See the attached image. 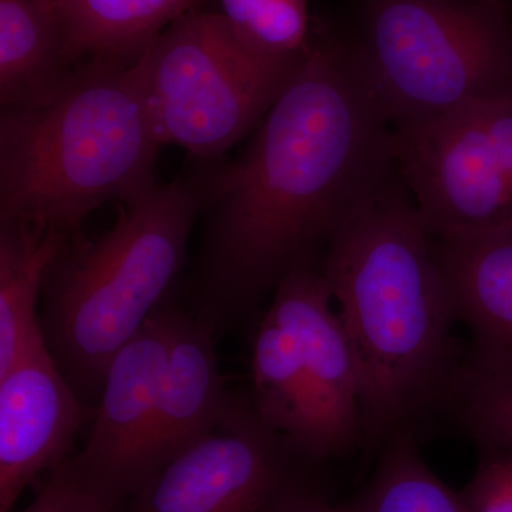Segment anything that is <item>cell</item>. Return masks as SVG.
I'll return each mask as SVG.
<instances>
[{"mask_svg":"<svg viewBox=\"0 0 512 512\" xmlns=\"http://www.w3.org/2000/svg\"><path fill=\"white\" fill-rule=\"evenodd\" d=\"M320 271L359 360L365 443L384 446L448 402L464 365L436 241L397 170L339 228Z\"/></svg>","mask_w":512,"mask_h":512,"instance_id":"2","label":"cell"},{"mask_svg":"<svg viewBox=\"0 0 512 512\" xmlns=\"http://www.w3.org/2000/svg\"><path fill=\"white\" fill-rule=\"evenodd\" d=\"M23 512H117L79 480L66 460L50 471L49 480Z\"/></svg>","mask_w":512,"mask_h":512,"instance_id":"22","label":"cell"},{"mask_svg":"<svg viewBox=\"0 0 512 512\" xmlns=\"http://www.w3.org/2000/svg\"><path fill=\"white\" fill-rule=\"evenodd\" d=\"M276 512H356L355 504H330L318 495L305 493L296 495Z\"/></svg>","mask_w":512,"mask_h":512,"instance_id":"23","label":"cell"},{"mask_svg":"<svg viewBox=\"0 0 512 512\" xmlns=\"http://www.w3.org/2000/svg\"><path fill=\"white\" fill-rule=\"evenodd\" d=\"M161 144L143 55L87 60L53 99L0 114V222L82 234L84 221L154 183Z\"/></svg>","mask_w":512,"mask_h":512,"instance_id":"3","label":"cell"},{"mask_svg":"<svg viewBox=\"0 0 512 512\" xmlns=\"http://www.w3.org/2000/svg\"><path fill=\"white\" fill-rule=\"evenodd\" d=\"M393 158L434 238L512 224V96L393 130Z\"/></svg>","mask_w":512,"mask_h":512,"instance_id":"7","label":"cell"},{"mask_svg":"<svg viewBox=\"0 0 512 512\" xmlns=\"http://www.w3.org/2000/svg\"><path fill=\"white\" fill-rule=\"evenodd\" d=\"M62 22L67 56L134 60L197 0H50Z\"/></svg>","mask_w":512,"mask_h":512,"instance_id":"15","label":"cell"},{"mask_svg":"<svg viewBox=\"0 0 512 512\" xmlns=\"http://www.w3.org/2000/svg\"><path fill=\"white\" fill-rule=\"evenodd\" d=\"M215 336L204 320L171 305L170 345L147 448L146 481L224 420L241 399L218 370Z\"/></svg>","mask_w":512,"mask_h":512,"instance_id":"12","label":"cell"},{"mask_svg":"<svg viewBox=\"0 0 512 512\" xmlns=\"http://www.w3.org/2000/svg\"><path fill=\"white\" fill-rule=\"evenodd\" d=\"M448 402L478 448H512V370L484 372L464 363Z\"/></svg>","mask_w":512,"mask_h":512,"instance_id":"20","label":"cell"},{"mask_svg":"<svg viewBox=\"0 0 512 512\" xmlns=\"http://www.w3.org/2000/svg\"><path fill=\"white\" fill-rule=\"evenodd\" d=\"M201 211L200 164L120 202L110 231L70 238L50 266L40 326L64 377L92 409L111 360L163 305Z\"/></svg>","mask_w":512,"mask_h":512,"instance_id":"4","label":"cell"},{"mask_svg":"<svg viewBox=\"0 0 512 512\" xmlns=\"http://www.w3.org/2000/svg\"><path fill=\"white\" fill-rule=\"evenodd\" d=\"M256 412L251 394L127 498L130 512H276L315 464Z\"/></svg>","mask_w":512,"mask_h":512,"instance_id":"8","label":"cell"},{"mask_svg":"<svg viewBox=\"0 0 512 512\" xmlns=\"http://www.w3.org/2000/svg\"><path fill=\"white\" fill-rule=\"evenodd\" d=\"M458 494L467 512H512V448H480L476 471Z\"/></svg>","mask_w":512,"mask_h":512,"instance_id":"21","label":"cell"},{"mask_svg":"<svg viewBox=\"0 0 512 512\" xmlns=\"http://www.w3.org/2000/svg\"><path fill=\"white\" fill-rule=\"evenodd\" d=\"M222 18L256 52L298 59L311 46L306 0H218Z\"/></svg>","mask_w":512,"mask_h":512,"instance_id":"19","label":"cell"},{"mask_svg":"<svg viewBox=\"0 0 512 512\" xmlns=\"http://www.w3.org/2000/svg\"><path fill=\"white\" fill-rule=\"evenodd\" d=\"M352 47L393 130L512 96L510 0H366Z\"/></svg>","mask_w":512,"mask_h":512,"instance_id":"5","label":"cell"},{"mask_svg":"<svg viewBox=\"0 0 512 512\" xmlns=\"http://www.w3.org/2000/svg\"><path fill=\"white\" fill-rule=\"evenodd\" d=\"M94 413L64 377L40 326L0 373V512L12 511L40 473L70 457Z\"/></svg>","mask_w":512,"mask_h":512,"instance_id":"11","label":"cell"},{"mask_svg":"<svg viewBox=\"0 0 512 512\" xmlns=\"http://www.w3.org/2000/svg\"><path fill=\"white\" fill-rule=\"evenodd\" d=\"M305 55L266 56L239 39L220 12L185 13L143 53L148 113L161 146L220 160L254 133Z\"/></svg>","mask_w":512,"mask_h":512,"instance_id":"6","label":"cell"},{"mask_svg":"<svg viewBox=\"0 0 512 512\" xmlns=\"http://www.w3.org/2000/svg\"><path fill=\"white\" fill-rule=\"evenodd\" d=\"M76 69L67 56L62 22L50 0H0L2 110L53 99Z\"/></svg>","mask_w":512,"mask_h":512,"instance_id":"14","label":"cell"},{"mask_svg":"<svg viewBox=\"0 0 512 512\" xmlns=\"http://www.w3.org/2000/svg\"><path fill=\"white\" fill-rule=\"evenodd\" d=\"M69 239L30 222H0V373L40 328L37 306L47 274Z\"/></svg>","mask_w":512,"mask_h":512,"instance_id":"16","label":"cell"},{"mask_svg":"<svg viewBox=\"0 0 512 512\" xmlns=\"http://www.w3.org/2000/svg\"><path fill=\"white\" fill-rule=\"evenodd\" d=\"M272 303L298 340L309 417L308 456L316 463L348 456L365 443L362 375L355 346L318 266L291 272Z\"/></svg>","mask_w":512,"mask_h":512,"instance_id":"10","label":"cell"},{"mask_svg":"<svg viewBox=\"0 0 512 512\" xmlns=\"http://www.w3.org/2000/svg\"><path fill=\"white\" fill-rule=\"evenodd\" d=\"M170 328L171 303L164 302L111 360L89 440L66 460L74 476L116 511L146 483Z\"/></svg>","mask_w":512,"mask_h":512,"instance_id":"9","label":"cell"},{"mask_svg":"<svg viewBox=\"0 0 512 512\" xmlns=\"http://www.w3.org/2000/svg\"><path fill=\"white\" fill-rule=\"evenodd\" d=\"M353 504L356 512H467L421 457L414 429L384 444L375 476Z\"/></svg>","mask_w":512,"mask_h":512,"instance_id":"18","label":"cell"},{"mask_svg":"<svg viewBox=\"0 0 512 512\" xmlns=\"http://www.w3.org/2000/svg\"><path fill=\"white\" fill-rule=\"evenodd\" d=\"M251 377L249 394L261 419L308 456V404L299 372L298 340L272 302L252 338Z\"/></svg>","mask_w":512,"mask_h":512,"instance_id":"17","label":"cell"},{"mask_svg":"<svg viewBox=\"0 0 512 512\" xmlns=\"http://www.w3.org/2000/svg\"><path fill=\"white\" fill-rule=\"evenodd\" d=\"M434 241L458 322L470 330L467 366L512 370V224Z\"/></svg>","mask_w":512,"mask_h":512,"instance_id":"13","label":"cell"},{"mask_svg":"<svg viewBox=\"0 0 512 512\" xmlns=\"http://www.w3.org/2000/svg\"><path fill=\"white\" fill-rule=\"evenodd\" d=\"M396 175L393 128L352 45L312 39L232 161H201L202 239L192 315L215 335L299 268Z\"/></svg>","mask_w":512,"mask_h":512,"instance_id":"1","label":"cell"}]
</instances>
